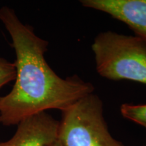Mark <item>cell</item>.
Segmentation results:
<instances>
[{"mask_svg":"<svg viewBox=\"0 0 146 146\" xmlns=\"http://www.w3.org/2000/svg\"><path fill=\"white\" fill-rule=\"evenodd\" d=\"M57 139L62 146H123L108 131L103 104L94 93L62 111Z\"/></svg>","mask_w":146,"mask_h":146,"instance_id":"3957f363","label":"cell"},{"mask_svg":"<svg viewBox=\"0 0 146 146\" xmlns=\"http://www.w3.org/2000/svg\"><path fill=\"white\" fill-rule=\"evenodd\" d=\"M120 113L123 117L132 120L146 129V104H124L120 106Z\"/></svg>","mask_w":146,"mask_h":146,"instance_id":"8992f818","label":"cell"},{"mask_svg":"<svg viewBox=\"0 0 146 146\" xmlns=\"http://www.w3.org/2000/svg\"><path fill=\"white\" fill-rule=\"evenodd\" d=\"M47 146H62V145H61V144H60V142L58 141V139H57L56 141H54V143H51L50 145H47Z\"/></svg>","mask_w":146,"mask_h":146,"instance_id":"ba28073f","label":"cell"},{"mask_svg":"<svg viewBox=\"0 0 146 146\" xmlns=\"http://www.w3.org/2000/svg\"><path fill=\"white\" fill-rule=\"evenodd\" d=\"M85 8L105 12L123 22L146 41V0H81Z\"/></svg>","mask_w":146,"mask_h":146,"instance_id":"5b68a950","label":"cell"},{"mask_svg":"<svg viewBox=\"0 0 146 146\" xmlns=\"http://www.w3.org/2000/svg\"><path fill=\"white\" fill-rule=\"evenodd\" d=\"M15 78L16 68L14 63L0 57V89L10 82L14 81Z\"/></svg>","mask_w":146,"mask_h":146,"instance_id":"52a82bcc","label":"cell"},{"mask_svg":"<svg viewBox=\"0 0 146 146\" xmlns=\"http://www.w3.org/2000/svg\"><path fill=\"white\" fill-rule=\"evenodd\" d=\"M145 146H146V145H145Z\"/></svg>","mask_w":146,"mask_h":146,"instance_id":"9c48e42d","label":"cell"},{"mask_svg":"<svg viewBox=\"0 0 146 146\" xmlns=\"http://www.w3.org/2000/svg\"><path fill=\"white\" fill-rule=\"evenodd\" d=\"M0 21L10 34L16 54L15 83L0 98V123L18 125L22 120L50 109L62 112L87 95L94 86L78 76L63 78L47 63L48 42L20 21L15 11L0 8Z\"/></svg>","mask_w":146,"mask_h":146,"instance_id":"6da1fadb","label":"cell"},{"mask_svg":"<svg viewBox=\"0 0 146 146\" xmlns=\"http://www.w3.org/2000/svg\"><path fill=\"white\" fill-rule=\"evenodd\" d=\"M59 121L46 112L25 118L12 138L0 146H47L58 139Z\"/></svg>","mask_w":146,"mask_h":146,"instance_id":"277c9868","label":"cell"},{"mask_svg":"<svg viewBox=\"0 0 146 146\" xmlns=\"http://www.w3.org/2000/svg\"><path fill=\"white\" fill-rule=\"evenodd\" d=\"M91 48L102 77L146 85L145 40L108 31L97 35Z\"/></svg>","mask_w":146,"mask_h":146,"instance_id":"7a4b0ae2","label":"cell"}]
</instances>
